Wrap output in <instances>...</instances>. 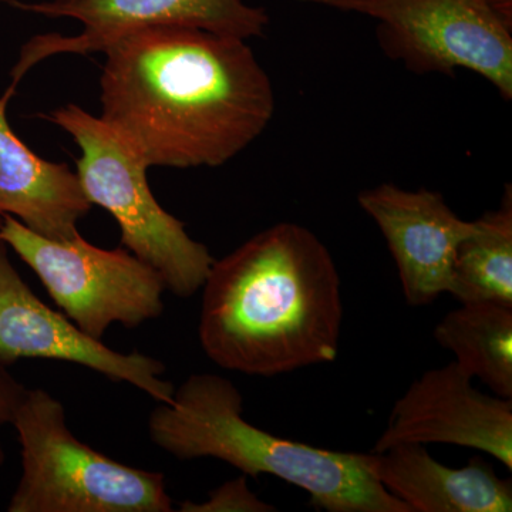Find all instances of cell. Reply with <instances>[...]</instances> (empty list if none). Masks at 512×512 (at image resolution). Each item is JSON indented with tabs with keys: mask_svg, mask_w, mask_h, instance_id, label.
<instances>
[{
	"mask_svg": "<svg viewBox=\"0 0 512 512\" xmlns=\"http://www.w3.org/2000/svg\"><path fill=\"white\" fill-rule=\"evenodd\" d=\"M101 53L100 117L148 167H220L274 116L271 79L247 40L148 26L117 36Z\"/></svg>",
	"mask_w": 512,
	"mask_h": 512,
	"instance_id": "1",
	"label": "cell"
},
{
	"mask_svg": "<svg viewBox=\"0 0 512 512\" xmlns=\"http://www.w3.org/2000/svg\"><path fill=\"white\" fill-rule=\"evenodd\" d=\"M202 289L198 338L222 369L272 377L338 359L340 276L308 228L259 232L215 261Z\"/></svg>",
	"mask_w": 512,
	"mask_h": 512,
	"instance_id": "2",
	"label": "cell"
},
{
	"mask_svg": "<svg viewBox=\"0 0 512 512\" xmlns=\"http://www.w3.org/2000/svg\"><path fill=\"white\" fill-rule=\"evenodd\" d=\"M150 440L181 461L217 458L244 476H274L308 493L326 512H412L387 493L366 453L325 450L274 436L244 419V399L227 377L197 373L158 403Z\"/></svg>",
	"mask_w": 512,
	"mask_h": 512,
	"instance_id": "3",
	"label": "cell"
},
{
	"mask_svg": "<svg viewBox=\"0 0 512 512\" xmlns=\"http://www.w3.org/2000/svg\"><path fill=\"white\" fill-rule=\"evenodd\" d=\"M43 119L62 128L80 148L77 177L87 201L113 215L121 244L156 269L167 291L190 298L205 284L215 259L185 231L183 221L164 210L147 180L148 164L106 120L77 104L50 111Z\"/></svg>",
	"mask_w": 512,
	"mask_h": 512,
	"instance_id": "4",
	"label": "cell"
},
{
	"mask_svg": "<svg viewBox=\"0 0 512 512\" xmlns=\"http://www.w3.org/2000/svg\"><path fill=\"white\" fill-rule=\"evenodd\" d=\"M12 426L22 447V477L9 512H173L165 477L121 464L82 443L63 404L28 389Z\"/></svg>",
	"mask_w": 512,
	"mask_h": 512,
	"instance_id": "5",
	"label": "cell"
},
{
	"mask_svg": "<svg viewBox=\"0 0 512 512\" xmlns=\"http://www.w3.org/2000/svg\"><path fill=\"white\" fill-rule=\"evenodd\" d=\"M377 22L384 55L416 74H478L512 99V20L495 0H296Z\"/></svg>",
	"mask_w": 512,
	"mask_h": 512,
	"instance_id": "6",
	"label": "cell"
},
{
	"mask_svg": "<svg viewBox=\"0 0 512 512\" xmlns=\"http://www.w3.org/2000/svg\"><path fill=\"white\" fill-rule=\"evenodd\" d=\"M0 239L39 276L50 298L74 325L101 340L114 323L138 328L163 315V278L128 249H103L77 234L42 237L2 215Z\"/></svg>",
	"mask_w": 512,
	"mask_h": 512,
	"instance_id": "7",
	"label": "cell"
},
{
	"mask_svg": "<svg viewBox=\"0 0 512 512\" xmlns=\"http://www.w3.org/2000/svg\"><path fill=\"white\" fill-rule=\"evenodd\" d=\"M12 5L46 18L77 20L83 26V32L76 36L49 33L30 39L12 70L15 87L37 63L57 55L99 53L128 30L183 26L248 40L264 36L269 25L266 10L244 0H15Z\"/></svg>",
	"mask_w": 512,
	"mask_h": 512,
	"instance_id": "8",
	"label": "cell"
},
{
	"mask_svg": "<svg viewBox=\"0 0 512 512\" xmlns=\"http://www.w3.org/2000/svg\"><path fill=\"white\" fill-rule=\"evenodd\" d=\"M20 359L59 360L87 367L111 382L133 384L158 403L173 399L165 366L143 353H120L90 338L63 313L53 311L23 281L0 239V365Z\"/></svg>",
	"mask_w": 512,
	"mask_h": 512,
	"instance_id": "9",
	"label": "cell"
},
{
	"mask_svg": "<svg viewBox=\"0 0 512 512\" xmlns=\"http://www.w3.org/2000/svg\"><path fill=\"white\" fill-rule=\"evenodd\" d=\"M453 444L490 454L512 471V399L481 393L456 362L427 370L394 403L373 451Z\"/></svg>",
	"mask_w": 512,
	"mask_h": 512,
	"instance_id": "10",
	"label": "cell"
},
{
	"mask_svg": "<svg viewBox=\"0 0 512 512\" xmlns=\"http://www.w3.org/2000/svg\"><path fill=\"white\" fill-rule=\"evenodd\" d=\"M357 202L386 239L406 302L426 306L448 293L458 245L474 221L461 220L443 195L426 188L380 184L360 192Z\"/></svg>",
	"mask_w": 512,
	"mask_h": 512,
	"instance_id": "11",
	"label": "cell"
},
{
	"mask_svg": "<svg viewBox=\"0 0 512 512\" xmlns=\"http://www.w3.org/2000/svg\"><path fill=\"white\" fill-rule=\"evenodd\" d=\"M366 463L384 490L412 512L512 511V481L498 477L481 457L451 468L423 444L406 443L366 453Z\"/></svg>",
	"mask_w": 512,
	"mask_h": 512,
	"instance_id": "12",
	"label": "cell"
},
{
	"mask_svg": "<svg viewBox=\"0 0 512 512\" xmlns=\"http://www.w3.org/2000/svg\"><path fill=\"white\" fill-rule=\"evenodd\" d=\"M10 84L0 97V215H10L42 237L67 241L79 234L77 222L89 214L79 177L69 165L37 156L12 130Z\"/></svg>",
	"mask_w": 512,
	"mask_h": 512,
	"instance_id": "13",
	"label": "cell"
},
{
	"mask_svg": "<svg viewBox=\"0 0 512 512\" xmlns=\"http://www.w3.org/2000/svg\"><path fill=\"white\" fill-rule=\"evenodd\" d=\"M434 339L495 396L512 399V306L461 303L437 323Z\"/></svg>",
	"mask_w": 512,
	"mask_h": 512,
	"instance_id": "14",
	"label": "cell"
},
{
	"mask_svg": "<svg viewBox=\"0 0 512 512\" xmlns=\"http://www.w3.org/2000/svg\"><path fill=\"white\" fill-rule=\"evenodd\" d=\"M448 293L457 301L512 306V188L505 187L500 208L474 221L458 245Z\"/></svg>",
	"mask_w": 512,
	"mask_h": 512,
	"instance_id": "15",
	"label": "cell"
},
{
	"mask_svg": "<svg viewBox=\"0 0 512 512\" xmlns=\"http://www.w3.org/2000/svg\"><path fill=\"white\" fill-rule=\"evenodd\" d=\"M181 512H274L275 505L259 500L258 495L249 490L247 476L235 478L215 488L204 503L185 501L180 505Z\"/></svg>",
	"mask_w": 512,
	"mask_h": 512,
	"instance_id": "16",
	"label": "cell"
},
{
	"mask_svg": "<svg viewBox=\"0 0 512 512\" xmlns=\"http://www.w3.org/2000/svg\"><path fill=\"white\" fill-rule=\"evenodd\" d=\"M26 392H28V387L10 375L6 366L0 365V427L12 424L16 410ZM5 460V450L0 443V470H2Z\"/></svg>",
	"mask_w": 512,
	"mask_h": 512,
	"instance_id": "17",
	"label": "cell"
},
{
	"mask_svg": "<svg viewBox=\"0 0 512 512\" xmlns=\"http://www.w3.org/2000/svg\"><path fill=\"white\" fill-rule=\"evenodd\" d=\"M495 2H497L501 12H503L508 19L512 20V0H495Z\"/></svg>",
	"mask_w": 512,
	"mask_h": 512,
	"instance_id": "18",
	"label": "cell"
}]
</instances>
